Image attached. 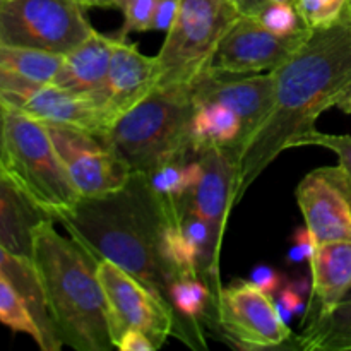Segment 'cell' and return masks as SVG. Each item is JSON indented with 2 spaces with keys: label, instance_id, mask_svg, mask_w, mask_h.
<instances>
[{
  "label": "cell",
  "instance_id": "cell-12",
  "mask_svg": "<svg viewBox=\"0 0 351 351\" xmlns=\"http://www.w3.org/2000/svg\"><path fill=\"white\" fill-rule=\"evenodd\" d=\"M295 195L315 242H351V177L339 165L312 170Z\"/></svg>",
  "mask_w": 351,
  "mask_h": 351
},
{
  "label": "cell",
  "instance_id": "cell-15",
  "mask_svg": "<svg viewBox=\"0 0 351 351\" xmlns=\"http://www.w3.org/2000/svg\"><path fill=\"white\" fill-rule=\"evenodd\" d=\"M197 158L201 175L195 187L178 202V209L208 221L216 237L223 240L230 209L237 202L239 151L235 147H206L197 151Z\"/></svg>",
  "mask_w": 351,
  "mask_h": 351
},
{
  "label": "cell",
  "instance_id": "cell-37",
  "mask_svg": "<svg viewBox=\"0 0 351 351\" xmlns=\"http://www.w3.org/2000/svg\"><path fill=\"white\" fill-rule=\"evenodd\" d=\"M79 3H82L84 7H115V9H120V0H77Z\"/></svg>",
  "mask_w": 351,
  "mask_h": 351
},
{
  "label": "cell",
  "instance_id": "cell-18",
  "mask_svg": "<svg viewBox=\"0 0 351 351\" xmlns=\"http://www.w3.org/2000/svg\"><path fill=\"white\" fill-rule=\"evenodd\" d=\"M115 40V34L108 36L93 31L81 45L64 55L51 84L95 103L108 72Z\"/></svg>",
  "mask_w": 351,
  "mask_h": 351
},
{
  "label": "cell",
  "instance_id": "cell-13",
  "mask_svg": "<svg viewBox=\"0 0 351 351\" xmlns=\"http://www.w3.org/2000/svg\"><path fill=\"white\" fill-rule=\"evenodd\" d=\"M311 29L291 36H276L254 16H240L232 24L209 69L233 74H261L280 67L307 38Z\"/></svg>",
  "mask_w": 351,
  "mask_h": 351
},
{
  "label": "cell",
  "instance_id": "cell-36",
  "mask_svg": "<svg viewBox=\"0 0 351 351\" xmlns=\"http://www.w3.org/2000/svg\"><path fill=\"white\" fill-rule=\"evenodd\" d=\"M242 16H256L261 9L267 3V0H232Z\"/></svg>",
  "mask_w": 351,
  "mask_h": 351
},
{
  "label": "cell",
  "instance_id": "cell-8",
  "mask_svg": "<svg viewBox=\"0 0 351 351\" xmlns=\"http://www.w3.org/2000/svg\"><path fill=\"white\" fill-rule=\"evenodd\" d=\"M98 278L105 291L113 346L123 332L137 329L160 350L175 331V311L170 302L108 259L98 261Z\"/></svg>",
  "mask_w": 351,
  "mask_h": 351
},
{
  "label": "cell",
  "instance_id": "cell-39",
  "mask_svg": "<svg viewBox=\"0 0 351 351\" xmlns=\"http://www.w3.org/2000/svg\"><path fill=\"white\" fill-rule=\"evenodd\" d=\"M338 108L343 110L345 113H348V115H351V93L348 96H346V98H343L341 101H339Z\"/></svg>",
  "mask_w": 351,
  "mask_h": 351
},
{
  "label": "cell",
  "instance_id": "cell-25",
  "mask_svg": "<svg viewBox=\"0 0 351 351\" xmlns=\"http://www.w3.org/2000/svg\"><path fill=\"white\" fill-rule=\"evenodd\" d=\"M211 297V290L201 276H178L168 288L170 305L189 321H197L206 314Z\"/></svg>",
  "mask_w": 351,
  "mask_h": 351
},
{
  "label": "cell",
  "instance_id": "cell-30",
  "mask_svg": "<svg viewBox=\"0 0 351 351\" xmlns=\"http://www.w3.org/2000/svg\"><path fill=\"white\" fill-rule=\"evenodd\" d=\"M300 146H321L335 151L339 158V167L351 177V136H335V134L319 132L315 129L295 143V147Z\"/></svg>",
  "mask_w": 351,
  "mask_h": 351
},
{
  "label": "cell",
  "instance_id": "cell-42",
  "mask_svg": "<svg viewBox=\"0 0 351 351\" xmlns=\"http://www.w3.org/2000/svg\"><path fill=\"white\" fill-rule=\"evenodd\" d=\"M348 297H351V291H350V293H348Z\"/></svg>",
  "mask_w": 351,
  "mask_h": 351
},
{
  "label": "cell",
  "instance_id": "cell-17",
  "mask_svg": "<svg viewBox=\"0 0 351 351\" xmlns=\"http://www.w3.org/2000/svg\"><path fill=\"white\" fill-rule=\"evenodd\" d=\"M312 293L304 322H314L331 312L351 291V242L317 243L314 259L308 264Z\"/></svg>",
  "mask_w": 351,
  "mask_h": 351
},
{
  "label": "cell",
  "instance_id": "cell-5",
  "mask_svg": "<svg viewBox=\"0 0 351 351\" xmlns=\"http://www.w3.org/2000/svg\"><path fill=\"white\" fill-rule=\"evenodd\" d=\"M3 170L53 221H60L81 199L45 123L10 108L3 130Z\"/></svg>",
  "mask_w": 351,
  "mask_h": 351
},
{
  "label": "cell",
  "instance_id": "cell-22",
  "mask_svg": "<svg viewBox=\"0 0 351 351\" xmlns=\"http://www.w3.org/2000/svg\"><path fill=\"white\" fill-rule=\"evenodd\" d=\"M295 341L304 351H351V297L343 298L317 321L305 324Z\"/></svg>",
  "mask_w": 351,
  "mask_h": 351
},
{
  "label": "cell",
  "instance_id": "cell-21",
  "mask_svg": "<svg viewBox=\"0 0 351 351\" xmlns=\"http://www.w3.org/2000/svg\"><path fill=\"white\" fill-rule=\"evenodd\" d=\"M192 149L206 147H235L243 143V122L230 106L221 103H204L195 106L191 120Z\"/></svg>",
  "mask_w": 351,
  "mask_h": 351
},
{
  "label": "cell",
  "instance_id": "cell-38",
  "mask_svg": "<svg viewBox=\"0 0 351 351\" xmlns=\"http://www.w3.org/2000/svg\"><path fill=\"white\" fill-rule=\"evenodd\" d=\"M5 105L0 101V168H3V130H5Z\"/></svg>",
  "mask_w": 351,
  "mask_h": 351
},
{
  "label": "cell",
  "instance_id": "cell-16",
  "mask_svg": "<svg viewBox=\"0 0 351 351\" xmlns=\"http://www.w3.org/2000/svg\"><path fill=\"white\" fill-rule=\"evenodd\" d=\"M115 36L108 72L95 101L110 127L123 113L143 101L160 81L158 57H147L141 53L137 45L129 43L127 38L123 40L119 34Z\"/></svg>",
  "mask_w": 351,
  "mask_h": 351
},
{
  "label": "cell",
  "instance_id": "cell-9",
  "mask_svg": "<svg viewBox=\"0 0 351 351\" xmlns=\"http://www.w3.org/2000/svg\"><path fill=\"white\" fill-rule=\"evenodd\" d=\"M45 127L81 197L108 194L129 182L132 170L106 136L64 123Z\"/></svg>",
  "mask_w": 351,
  "mask_h": 351
},
{
  "label": "cell",
  "instance_id": "cell-3",
  "mask_svg": "<svg viewBox=\"0 0 351 351\" xmlns=\"http://www.w3.org/2000/svg\"><path fill=\"white\" fill-rule=\"evenodd\" d=\"M31 263L40 278L48 314L62 346L108 351L113 346L98 259L74 239L67 240L43 219L33 232Z\"/></svg>",
  "mask_w": 351,
  "mask_h": 351
},
{
  "label": "cell",
  "instance_id": "cell-32",
  "mask_svg": "<svg viewBox=\"0 0 351 351\" xmlns=\"http://www.w3.org/2000/svg\"><path fill=\"white\" fill-rule=\"evenodd\" d=\"M315 249H317V242L312 237L311 230L307 226H298L291 235V247L288 250L287 261L290 264H311L314 259Z\"/></svg>",
  "mask_w": 351,
  "mask_h": 351
},
{
  "label": "cell",
  "instance_id": "cell-20",
  "mask_svg": "<svg viewBox=\"0 0 351 351\" xmlns=\"http://www.w3.org/2000/svg\"><path fill=\"white\" fill-rule=\"evenodd\" d=\"M0 274L12 285L29 308L34 322L41 331V348L43 351H58L62 343L55 335L50 314H48L47 302H45L43 290H41L40 278L29 259L16 256L14 252L0 245Z\"/></svg>",
  "mask_w": 351,
  "mask_h": 351
},
{
  "label": "cell",
  "instance_id": "cell-24",
  "mask_svg": "<svg viewBox=\"0 0 351 351\" xmlns=\"http://www.w3.org/2000/svg\"><path fill=\"white\" fill-rule=\"evenodd\" d=\"M64 55L0 43V71L34 82H53Z\"/></svg>",
  "mask_w": 351,
  "mask_h": 351
},
{
  "label": "cell",
  "instance_id": "cell-6",
  "mask_svg": "<svg viewBox=\"0 0 351 351\" xmlns=\"http://www.w3.org/2000/svg\"><path fill=\"white\" fill-rule=\"evenodd\" d=\"M242 14L232 0H180L160 53L156 88H191L211 65L219 41Z\"/></svg>",
  "mask_w": 351,
  "mask_h": 351
},
{
  "label": "cell",
  "instance_id": "cell-4",
  "mask_svg": "<svg viewBox=\"0 0 351 351\" xmlns=\"http://www.w3.org/2000/svg\"><path fill=\"white\" fill-rule=\"evenodd\" d=\"M194 110L187 88H154L110 127L106 139L132 173L147 175L165 161L195 153L191 143Z\"/></svg>",
  "mask_w": 351,
  "mask_h": 351
},
{
  "label": "cell",
  "instance_id": "cell-27",
  "mask_svg": "<svg viewBox=\"0 0 351 351\" xmlns=\"http://www.w3.org/2000/svg\"><path fill=\"white\" fill-rule=\"evenodd\" d=\"M295 7L308 29H321L350 19V0H295Z\"/></svg>",
  "mask_w": 351,
  "mask_h": 351
},
{
  "label": "cell",
  "instance_id": "cell-11",
  "mask_svg": "<svg viewBox=\"0 0 351 351\" xmlns=\"http://www.w3.org/2000/svg\"><path fill=\"white\" fill-rule=\"evenodd\" d=\"M0 101L43 123H64L106 136L110 123L89 99L75 96L51 82H34L0 71Z\"/></svg>",
  "mask_w": 351,
  "mask_h": 351
},
{
  "label": "cell",
  "instance_id": "cell-2",
  "mask_svg": "<svg viewBox=\"0 0 351 351\" xmlns=\"http://www.w3.org/2000/svg\"><path fill=\"white\" fill-rule=\"evenodd\" d=\"M72 239L96 259H108L168 300L177 274L161 250L167 211L144 173L108 194L81 197L60 218Z\"/></svg>",
  "mask_w": 351,
  "mask_h": 351
},
{
  "label": "cell",
  "instance_id": "cell-10",
  "mask_svg": "<svg viewBox=\"0 0 351 351\" xmlns=\"http://www.w3.org/2000/svg\"><path fill=\"white\" fill-rule=\"evenodd\" d=\"M219 328L242 350L276 348L290 341V326L280 317L273 295L250 281L219 288L216 297Z\"/></svg>",
  "mask_w": 351,
  "mask_h": 351
},
{
  "label": "cell",
  "instance_id": "cell-1",
  "mask_svg": "<svg viewBox=\"0 0 351 351\" xmlns=\"http://www.w3.org/2000/svg\"><path fill=\"white\" fill-rule=\"evenodd\" d=\"M269 115L239 153L237 202L250 185L295 143L315 130L326 110L351 93V23L311 29L300 47L274 71Z\"/></svg>",
  "mask_w": 351,
  "mask_h": 351
},
{
  "label": "cell",
  "instance_id": "cell-41",
  "mask_svg": "<svg viewBox=\"0 0 351 351\" xmlns=\"http://www.w3.org/2000/svg\"><path fill=\"white\" fill-rule=\"evenodd\" d=\"M348 17H350V23H351V0H350V12H348Z\"/></svg>",
  "mask_w": 351,
  "mask_h": 351
},
{
  "label": "cell",
  "instance_id": "cell-14",
  "mask_svg": "<svg viewBox=\"0 0 351 351\" xmlns=\"http://www.w3.org/2000/svg\"><path fill=\"white\" fill-rule=\"evenodd\" d=\"M195 106L221 103L230 106L243 122V144L267 119L274 101V77L267 74H233L208 69L189 88ZM240 146V149H242ZM240 153V151H239Z\"/></svg>",
  "mask_w": 351,
  "mask_h": 351
},
{
  "label": "cell",
  "instance_id": "cell-34",
  "mask_svg": "<svg viewBox=\"0 0 351 351\" xmlns=\"http://www.w3.org/2000/svg\"><path fill=\"white\" fill-rule=\"evenodd\" d=\"M178 5H180V0H158L156 10H154V16H153V23H151V29L154 31L170 29L175 17H177Z\"/></svg>",
  "mask_w": 351,
  "mask_h": 351
},
{
  "label": "cell",
  "instance_id": "cell-28",
  "mask_svg": "<svg viewBox=\"0 0 351 351\" xmlns=\"http://www.w3.org/2000/svg\"><path fill=\"white\" fill-rule=\"evenodd\" d=\"M254 17L276 36H291L308 29L293 2H269Z\"/></svg>",
  "mask_w": 351,
  "mask_h": 351
},
{
  "label": "cell",
  "instance_id": "cell-31",
  "mask_svg": "<svg viewBox=\"0 0 351 351\" xmlns=\"http://www.w3.org/2000/svg\"><path fill=\"white\" fill-rule=\"evenodd\" d=\"M274 304H276L278 312H280V317L283 319V322H287L290 326V322L293 321V317L297 315H305L307 311V298L302 297L298 291H295L293 288L288 283H285L280 290L274 293Z\"/></svg>",
  "mask_w": 351,
  "mask_h": 351
},
{
  "label": "cell",
  "instance_id": "cell-33",
  "mask_svg": "<svg viewBox=\"0 0 351 351\" xmlns=\"http://www.w3.org/2000/svg\"><path fill=\"white\" fill-rule=\"evenodd\" d=\"M249 281L256 285L259 290L264 293L274 295L281 287H283V274L274 267L267 266V264H257L252 271H250Z\"/></svg>",
  "mask_w": 351,
  "mask_h": 351
},
{
  "label": "cell",
  "instance_id": "cell-29",
  "mask_svg": "<svg viewBox=\"0 0 351 351\" xmlns=\"http://www.w3.org/2000/svg\"><path fill=\"white\" fill-rule=\"evenodd\" d=\"M156 3L158 0H120V9L123 10V27L117 34L125 40L129 33L149 31Z\"/></svg>",
  "mask_w": 351,
  "mask_h": 351
},
{
  "label": "cell",
  "instance_id": "cell-40",
  "mask_svg": "<svg viewBox=\"0 0 351 351\" xmlns=\"http://www.w3.org/2000/svg\"><path fill=\"white\" fill-rule=\"evenodd\" d=\"M3 3H5V0H0V12H2V7H3Z\"/></svg>",
  "mask_w": 351,
  "mask_h": 351
},
{
  "label": "cell",
  "instance_id": "cell-7",
  "mask_svg": "<svg viewBox=\"0 0 351 351\" xmlns=\"http://www.w3.org/2000/svg\"><path fill=\"white\" fill-rule=\"evenodd\" d=\"M77 0H5L0 12V43L67 55L95 27Z\"/></svg>",
  "mask_w": 351,
  "mask_h": 351
},
{
  "label": "cell",
  "instance_id": "cell-35",
  "mask_svg": "<svg viewBox=\"0 0 351 351\" xmlns=\"http://www.w3.org/2000/svg\"><path fill=\"white\" fill-rule=\"evenodd\" d=\"M115 348L120 351H156V345L147 338L144 332L137 329H129L123 332L115 343Z\"/></svg>",
  "mask_w": 351,
  "mask_h": 351
},
{
  "label": "cell",
  "instance_id": "cell-19",
  "mask_svg": "<svg viewBox=\"0 0 351 351\" xmlns=\"http://www.w3.org/2000/svg\"><path fill=\"white\" fill-rule=\"evenodd\" d=\"M43 219L48 216L0 168V245L31 261L33 232Z\"/></svg>",
  "mask_w": 351,
  "mask_h": 351
},
{
  "label": "cell",
  "instance_id": "cell-23",
  "mask_svg": "<svg viewBox=\"0 0 351 351\" xmlns=\"http://www.w3.org/2000/svg\"><path fill=\"white\" fill-rule=\"evenodd\" d=\"M199 175H201V161L197 153H192L165 161L146 177L151 189L163 204L178 206V202L195 187Z\"/></svg>",
  "mask_w": 351,
  "mask_h": 351
},
{
  "label": "cell",
  "instance_id": "cell-26",
  "mask_svg": "<svg viewBox=\"0 0 351 351\" xmlns=\"http://www.w3.org/2000/svg\"><path fill=\"white\" fill-rule=\"evenodd\" d=\"M0 324L9 328L12 332L31 336L41 348L43 338H41L40 328L16 288L2 274H0Z\"/></svg>",
  "mask_w": 351,
  "mask_h": 351
}]
</instances>
